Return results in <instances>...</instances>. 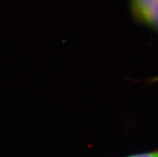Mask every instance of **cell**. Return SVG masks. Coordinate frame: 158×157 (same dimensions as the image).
I'll list each match as a JSON object with an SVG mask.
<instances>
[{
    "label": "cell",
    "mask_w": 158,
    "mask_h": 157,
    "mask_svg": "<svg viewBox=\"0 0 158 157\" xmlns=\"http://www.w3.org/2000/svg\"><path fill=\"white\" fill-rule=\"evenodd\" d=\"M135 18L158 29V0H130Z\"/></svg>",
    "instance_id": "1"
},
{
    "label": "cell",
    "mask_w": 158,
    "mask_h": 157,
    "mask_svg": "<svg viewBox=\"0 0 158 157\" xmlns=\"http://www.w3.org/2000/svg\"><path fill=\"white\" fill-rule=\"evenodd\" d=\"M128 157H158V151H153V152H148V153H142L138 155H131Z\"/></svg>",
    "instance_id": "2"
}]
</instances>
